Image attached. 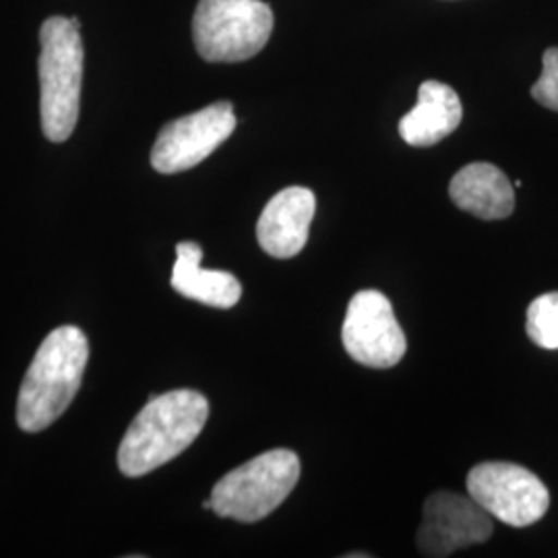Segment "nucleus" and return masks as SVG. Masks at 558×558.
<instances>
[{"mask_svg":"<svg viewBox=\"0 0 558 558\" xmlns=\"http://www.w3.org/2000/svg\"><path fill=\"white\" fill-rule=\"evenodd\" d=\"M532 98L539 106L558 112V48H548L542 57V75L532 85Z\"/></svg>","mask_w":558,"mask_h":558,"instance_id":"nucleus-15","label":"nucleus"},{"mask_svg":"<svg viewBox=\"0 0 558 558\" xmlns=\"http://www.w3.org/2000/svg\"><path fill=\"white\" fill-rule=\"evenodd\" d=\"M87 359L89 343L80 327L64 325L46 336L21 385V430L40 433L64 414L80 391Z\"/></svg>","mask_w":558,"mask_h":558,"instance_id":"nucleus-2","label":"nucleus"},{"mask_svg":"<svg viewBox=\"0 0 558 558\" xmlns=\"http://www.w3.org/2000/svg\"><path fill=\"white\" fill-rule=\"evenodd\" d=\"M493 536V521L476 500L440 490L424 502L418 548L424 557L442 558Z\"/></svg>","mask_w":558,"mask_h":558,"instance_id":"nucleus-9","label":"nucleus"},{"mask_svg":"<svg viewBox=\"0 0 558 558\" xmlns=\"http://www.w3.org/2000/svg\"><path fill=\"white\" fill-rule=\"evenodd\" d=\"M468 493L480 507L513 527H527L546 515L550 493L530 470L507 461H486L472 468Z\"/></svg>","mask_w":558,"mask_h":558,"instance_id":"nucleus-6","label":"nucleus"},{"mask_svg":"<svg viewBox=\"0 0 558 558\" xmlns=\"http://www.w3.org/2000/svg\"><path fill=\"white\" fill-rule=\"evenodd\" d=\"M207 416L209 403L199 391L177 389L151 396L120 442V472L140 478L179 458L197 440Z\"/></svg>","mask_w":558,"mask_h":558,"instance_id":"nucleus-1","label":"nucleus"},{"mask_svg":"<svg viewBox=\"0 0 558 558\" xmlns=\"http://www.w3.org/2000/svg\"><path fill=\"white\" fill-rule=\"evenodd\" d=\"M236 129L234 106L216 101L199 112L168 122L151 149V166L160 174H177L207 160Z\"/></svg>","mask_w":558,"mask_h":558,"instance_id":"nucleus-7","label":"nucleus"},{"mask_svg":"<svg viewBox=\"0 0 558 558\" xmlns=\"http://www.w3.org/2000/svg\"><path fill=\"white\" fill-rule=\"evenodd\" d=\"M203 509H205V511H211V499L205 500V502H203Z\"/></svg>","mask_w":558,"mask_h":558,"instance_id":"nucleus-16","label":"nucleus"},{"mask_svg":"<svg viewBox=\"0 0 558 558\" xmlns=\"http://www.w3.org/2000/svg\"><path fill=\"white\" fill-rule=\"evenodd\" d=\"M463 119L458 92L440 81H424L418 104L399 120V135L412 147H430L449 137Z\"/></svg>","mask_w":558,"mask_h":558,"instance_id":"nucleus-12","label":"nucleus"},{"mask_svg":"<svg viewBox=\"0 0 558 558\" xmlns=\"http://www.w3.org/2000/svg\"><path fill=\"white\" fill-rule=\"evenodd\" d=\"M449 195L459 209L478 220H505L515 209V189L507 174L486 161H474L459 170L449 184Z\"/></svg>","mask_w":558,"mask_h":558,"instance_id":"nucleus-11","label":"nucleus"},{"mask_svg":"<svg viewBox=\"0 0 558 558\" xmlns=\"http://www.w3.org/2000/svg\"><path fill=\"white\" fill-rule=\"evenodd\" d=\"M341 339L350 359L371 368L396 366L408 348L393 306L379 290H362L350 300Z\"/></svg>","mask_w":558,"mask_h":558,"instance_id":"nucleus-8","label":"nucleus"},{"mask_svg":"<svg viewBox=\"0 0 558 558\" xmlns=\"http://www.w3.org/2000/svg\"><path fill=\"white\" fill-rule=\"evenodd\" d=\"M300 459L290 449H274L228 472L214 486L211 511L220 518L255 523L271 515L299 484Z\"/></svg>","mask_w":558,"mask_h":558,"instance_id":"nucleus-4","label":"nucleus"},{"mask_svg":"<svg viewBox=\"0 0 558 558\" xmlns=\"http://www.w3.org/2000/svg\"><path fill=\"white\" fill-rule=\"evenodd\" d=\"M527 336L542 350H558V292H548L527 308Z\"/></svg>","mask_w":558,"mask_h":558,"instance_id":"nucleus-14","label":"nucleus"},{"mask_svg":"<svg viewBox=\"0 0 558 558\" xmlns=\"http://www.w3.org/2000/svg\"><path fill=\"white\" fill-rule=\"evenodd\" d=\"M317 197L311 189L288 186L269 201L257 223L260 248L276 259H292L306 246Z\"/></svg>","mask_w":558,"mask_h":558,"instance_id":"nucleus-10","label":"nucleus"},{"mask_svg":"<svg viewBox=\"0 0 558 558\" xmlns=\"http://www.w3.org/2000/svg\"><path fill=\"white\" fill-rule=\"evenodd\" d=\"M40 112L44 135L69 140L80 119L83 41L75 17H50L40 29Z\"/></svg>","mask_w":558,"mask_h":558,"instance_id":"nucleus-3","label":"nucleus"},{"mask_svg":"<svg viewBox=\"0 0 558 558\" xmlns=\"http://www.w3.org/2000/svg\"><path fill=\"white\" fill-rule=\"evenodd\" d=\"M203 251L197 242H180L172 269V288L184 299L216 308H232L242 296L239 279L228 271L203 269Z\"/></svg>","mask_w":558,"mask_h":558,"instance_id":"nucleus-13","label":"nucleus"},{"mask_svg":"<svg viewBox=\"0 0 558 558\" xmlns=\"http://www.w3.org/2000/svg\"><path fill=\"white\" fill-rule=\"evenodd\" d=\"M274 32V11L263 0H199L193 17L197 52L207 62L257 57Z\"/></svg>","mask_w":558,"mask_h":558,"instance_id":"nucleus-5","label":"nucleus"}]
</instances>
